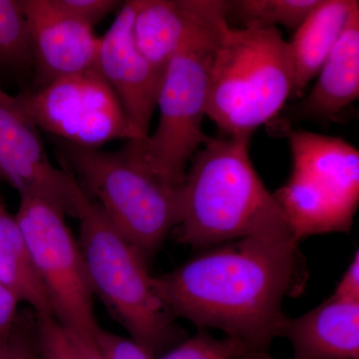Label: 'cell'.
I'll list each match as a JSON object with an SVG mask.
<instances>
[{"mask_svg":"<svg viewBox=\"0 0 359 359\" xmlns=\"http://www.w3.org/2000/svg\"><path fill=\"white\" fill-rule=\"evenodd\" d=\"M37 340L45 359H107L95 337L78 334L53 316L37 318Z\"/></svg>","mask_w":359,"mask_h":359,"instance_id":"cell-20","label":"cell"},{"mask_svg":"<svg viewBox=\"0 0 359 359\" xmlns=\"http://www.w3.org/2000/svg\"><path fill=\"white\" fill-rule=\"evenodd\" d=\"M241 359H278L269 354V351H249Z\"/></svg>","mask_w":359,"mask_h":359,"instance_id":"cell-27","label":"cell"},{"mask_svg":"<svg viewBox=\"0 0 359 359\" xmlns=\"http://www.w3.org/2000/svg\"><path fill=\"white\" fill-rule=\"evenodd\" d=\"M0 179L21 197L37 198L76 218L88 195L49 160L39 130L13 106L0 105Z\"/></svg>","mask_w":359,"mask_h":359,"instance_id":"cell-10","label":"cell"},{"mask_svg":"<svg viewBox=\"0 0 359 359\" xmlns=\"http://www.w3.org/2000/svg\"><path fill=\"white\" fill-rule=\"evenodd\" d=\"M79 243L94 295L151 356L186 334L152 287L147 259L108 221L89 196L80 208Z\"/></svg>","mask_w":359,"mask_h":359,"instance_id":"cell-5","label":"cell"},{"mask_svg":"<svg viewBox=\"0 0 359 359\" xmlns=\"http://www.w3.org/2000/svg\"><path fill=\"white\" fill-rule=\"evenodd\" d=\"M292 87L289 41L278 27L224 26L212 66L207 116L224 136L252 138L282 112Z\"/></svg>","mask_w":359,"mask_h":359,"instance_id":"cell-4","label":"cell"},{"mask_svg":"<svg viewBox=\"0 0 359 359\" xmlns=\"http://www.w3.org/2000/svg\"><path fill=\"white\" fill-rule=\"evenodd\" d=\"M308 278L299 243L245 238L152 276V287L174 318L216 328L250 351H269L287 318L283 302L301 294Z\"/></svg>","mask_w":359,"mask_h":359,"instance_id":"cell-1","label":"cell"},{"mask_svg":"<svg viewBox=\"0 0 359 359\" xmlns=\"http://www.w3.org/2000/svg\"><path fill=\"white\" fill-rule=\"evenodd\" d=\"M359 98V6L318 73L309 95L285 107L271 124L273 132L299 121L330 122Z\"/></svg>","mask_w":359,"mask_h":359,"instance_id":"cell-13","label":"cell"},{"mask_svg":"<svg viewBox=\"0 0 359 359\" xmlns=\"http://www.w3.org/2000/svg\"><path fill=\"white\" fill-rule=\"evenodd\" d=\"M21 233L61 325L86 337L100 330L94 313V294L78 240L56 205L21 197L15 216Z\"/></svg>","mask_w":359,"mask_h":359,"instance_id":"cell-9","label":"cell"},{"mask_svg":"<svg viewBox=\"0 0 359 359\" xmlns=\"http://www.w3.org/2000/svg\"><path fill=\"white\" fill-rule=\"evenodd\" d=\"M224 0H194L186 39L165 70L154 133L128 141L132 151L168 183L183 187L191 160L208 140L203 131L212 62L224 26Z\"/></svg>","mask_w":359,"mask_h":359,"instance_id":"cell-3","label":"cell"},{"mask_svg":"<svg viewBox=\"0 0 359 359\" xmlns=\"http://www.w3.org/2000/svg\"><path fill=\"white\" fill-rule=\"evenodd\" d=\"M32 66V43L22 0H0V67L22 70Z\"/></svg>","mask_w":359,"mask_h":359,"instance_id":"cell-19","label":"cell"},{"mask_svg":"<svg viewBox=\"0 0 359 359\" xmlns=\"http://www.w3.org/2000/svg\"><path fill=\"white\" fill-rule=\"evenodd\" d=\"M282 337L292 359H359V302L332 297L309 313L287 318Z\"/></svg>","mask_w":359,"mask_h":359,"instance_id":"cell-14","label":"cell"},{"mask_svg":"<svg viewBox=\"0 0 359 359\" xmlns=\"http://www.w3.org/2000/svg\"><path fill=\"white\" fill-rule=\"evenodd\" d=\"M0 105L13 106L14 96L7 94L4 89L0 87Z\"/></svg>","mask_w":359,"mask_h":359,"instance_id":"cell-28","label":"cell"},{"mask_svg":"<svg viewBox=\"0 0 359 359\" xmlns=\"http://www.w3.org/2000/svg\"><path fill=\"white\" fill-rule=\"evenodd\" d=\"M226 14L245 26H283L295 30L308 18L321 0H224Z\"/></svg>","mask_w":359,"mask_h":359,"instance_id":"cell-18","label":"cell"},{"mask_svg":"<svg viewBox=\"0 0 359 359\" xmlns=\"http://www.w3.org/2000/svg\"><path fill=\"white\" fill-rule=\"evenodd\" d=\"M95 339L107 359H153L131 339L112 334L101 327Z\"/></svg>","mask_w":359,"mask_h":359,"instance_id":"cell-23","label":"cell"},{"mask_svg":"<svg viewBox=\"0 0 359 359\" xmlns=\"http://www.w3.org/2000/svg\"><path fill=\"white\" fill-rule=\"evenodd\" d=\"M138 6L139 0L122 4L114 22L101 37L98 67L132 126L145 138L157 108L165 72L151 65L135 45L133 22Z\"/></svg>","mask_w":359,"mask_h":359,"instance_id":"cell-11","label":"cell"},{"mask_svg":"<svg viewBox=\"0 0 359 359\" xmlns=\"http://www.w3.org/2000/svg\"><path fill=\"white\" fill-rule=\"evenodd\" d=\"M0 359H35L29 341L18 328V320L11 334L0 341Z\"/></svg>","mask_w":359,"mask_h":359,"instance_id":"cell-25","label":"cell"},{"mask_svg":"<svg viewBox=\"0 0 359 359\" xmlns=\"http://www.w3.org/2000/svg\"><path fill=\"white\" fill-rule=\"evenodd\" d=\"M13 107L37 129L77 147L143 139L99 68L21 92Z\"/></svg>","mask_w":359,"mask_h":359,"instance_id":"cell-8","label":"cell"},{"mask_svg":"<svg viewBox=\"0 0 359 359\" xmlns=\"http://www.w3.org/2000/svg\"><path fill=\"white\" fill-rule=\"evenodd\" d=\"M358 6V0H321L295 30L289 41L294 68L290 98H299L306 85L318 76L341 36L351 13Z\"/></svg>","mask_w":359,"mask_h":359,"instance_id":"cell-15","label":"cell"},{"mask_svg":"<svg viewBox=\"0 0 359 359\" xmlns=\"http://www.w3.org/2000/svg\"><path fill=\"white\" fill-rule=\"evenodd\" d=\"M0 283L18 302H25L36 318L53 316L50 301L15 217L0 203Z\"/></svg>","mask_w":359,"mask_h":359,"instance_id":"cell-17","label":"cell"},{"mask_svg":"<svg viewBox=\"0 0 359 359\" xmlns=\"http://www.w3.org/2000/svg\"><path fill=\"white\" fill-rule=\"evenodd\" d=\"M194 0H139L133 39L137 49L165 72L192 25Z\"/></svg>","mask_w":359,"mask_h":359,"instance_id":"cell-16","label":"cell"},{"mask_svg":"<svg viewBox=\"0 0 359 359\" xmlns=\"http://www.w3.org/2000/svg\"><path fill=\"white\" fill-rule=\"evenodd\" d=\"M250 139L209 137L194 155L177 226L182 244L207 250L245 238L297 242L250 159Z\"/></svg>","mask_w":359,"mask_h":359,"instance_id":"cell-2","label":"cell"},{"mask_svg":"<svg viewBox=\"0 0 359 359\" xmlns=\"http://www.w3.org/2000/svg\"><path fill=\"white\" fill-rule=\"evenodd\" d=\"M332 297L339 301L359 302L358 250H356L353 261L337 283Z\"/></svg>","mask_w":359,"mask_h":359,"instance_id":"cell-24","label":"cell"},{"mask_svg":"<svg viewBox=\"0 0 359 359\" xmlns=\"http://www.w3.org/2000/svg\"><path fill=\"white\" fill-rule=\"evenodd\" d=\"M49 2L59 13L93 28L123 4L116 0H49Z\"/></svg>","mask_w":359,"mask_h":359,"instance_id":"cell-22","label":"cell"},{"mask_svg":"<svg viewBox=\"0 0 359 359\" xmlns=\"http://www.w3.org/2000/svg\"><path fill=\"white\" fill-rule=\"evenodd\" d=\"M57 146L63 162L95 196L116 230L147 261L154 256L181 222L183 187L168 183L128 145L117 152L59 140Z\"/></svg>","mask_w":359,"mask_h":359,"instance_id":"cell-6","label":"cell"},{"mask_svg":"<svg viewBox=\"0 0 359 359\" xmlns=\"http://www.w3.org/2000/svg\"><path fill=\"white\" fill-rule=\"evenodd\" d=\"M250 349L238 340L218 339L200 330L197 334L177 344L160 359H241Z\"/></svg>","mask_w":359,"mask_h":359,"instance_id":"cell-21","label":"cell"},{"mask_svg":"<svg viewBox=\"0 0 359 359\" xmlns=\"http://www.w3.org/2000/svg\"><path fill=\"white\" fill-rule=\"evenodd\" d=\"M18 304L13 292L0 283V341L11 334L18 323Z\"/></svg>","mask_w":359,"mask_h":359,"instance_id":"cell-26","label":"cell"},{"mask_svg":"<svg viewBox=\"0 0 359 359\" xmlns=\"http://www.w3.org/2000/svg\"><path fill=\"white\" fill-rule=\"evenodd\" d=\"M292 169L273 196L294 237L347 233L359 203V152L344 139L285 127Z\"/></svg>","mask_w":359,"mask_h":359,"instance_id":"cell-7","label":"cell"},{"mask_svg":"<svg viewBox=\"0 0 359 359\" xmlns=\"http://www.w3.org/2000/svg\"><path fill=\"white\" fill-rule=\"evenodd\" d=\"M39 88L60 78L98 67L101 37L93 27L59 13L49 0H22Z\"/></svg>","mask_w":359,"mask_h":359,"instance_id":"cell-12","label":"cell"}]
</instances>
